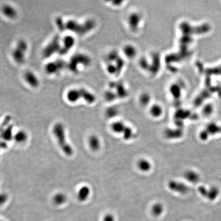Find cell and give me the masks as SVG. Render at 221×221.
Wrapping results in <instances>:
<instances>
[{"instance_id":"obj_9","label":"cell","mask_w":221,"mask_h":221,"mask_svg":"<svg viewBox=\"0 0 221 221\" xmlns=\"http://www.w3.org/2000/svg\"><path fill=\"white\" fill-rule=\"evenodd\" d=\"M137 168L142 173H148L153 168V164L150 160L145 158H141L137 161Z\"/></svg>"},{"instance_id":"obj_1","label":"cell","mask_w":221,"mask_h":221,"mask_svg":"<svg viewBox=\"0 0 221 221\" xmlns=\"http://www.w3.org/2000/svg\"><path fill=\"white\" fill-rule=\"evenodd\" d=\"M67 99L71 103H75L78 100L83 99L89 104L94 103L95 97L93 93L83 88L74 89L67 93Z\"/></svg>"},{"instance_id":"obj_3","label":"cell","mask_w":221,"mask_h":221,"mask_svg":"<svg viewBox=\"0 0 221 221\" xmlns=\"http://www.w3.org/2000/svg\"><path fill=\"white\" fill-rule=\"evenodd\" d=\"M93 25L92 21H90L83 23H80L75 20H70L65 22L64 30H69L77 34L83 35L92 28Z\"/></svg>"},{"instance_id":"obj_22","label":"cell","mask_w":221,"mask_h":221,"mask_svg":"<svg viewBox=\"0 0 221 221\" xmlns=\"http://www.w3.org/2000/svg\"><path fill=\"white\" fill-rule=\"evenodd\" d=\"M67 197L63 193H58L53 197V202L57 205H61L66 202Z\"/></svg>"},{"instance_id":"obj_13","label":"cell","mask_w":221,"mask_h":221,"mask_svg":"<svg viewBox=\"0 0 221 221\" xmlns=\"http://www.w3.org/2000/svg\"><path fill=\"white\" fill-rule=\"evenodd\" d=\"M1 11L5 17L9 19H15L18 15L16 9L11 5L5 4L2 7Z\"/></svg>"},{"instance_id":"obj_7","label":"cell","mask_w":221,"mask_h":221,"mask_svg":"<svg viewBox=\"0 0 221 221\" xmlns=\"http://www.w3.org/2000/svg\"><path fill=\"white\" fill-rule=\"evenodd\" d=\"M66 64L62 60H57L49 63L45 67V71L49 74H55L59 73L63 69Z\"/></svg>"},{"instance_id":"obj_4","label":"cell","mask_w":221,"mask_h":221,"mask_svg":"<svg viewBox=\"0 0 221 221\" xmlns=\"http://www.w3.org/2000/svg\"><path fill=\"white\" fill-rule=\"evenodd\" d=\"M91 60L90 57L85 54L78 53L75 54L69 60L67 66L70 71L76 72L79 69L83 67H86L90 65Z\"/></svg>"},{"instance_id":"obj_24","label":"cell","mask_w":221,"mask_h":221,"mask_svg":"<svg viewBox=\"0 0 221 221\" xmlns=\"http://www.w3.org/2000/svg\"><path fill=\"white\" fill-rule=\"evenodd\" d=\"M8 200V196L6 193H0V206L4 204Z\"/></svg>"},{"instance_id":"obj_18","label":"cell","mask_w":221,"mask_h":221,"mask_svg":"<svg viewBox=\"0 0 221 221\" xmlns=\"http://www.w3.org/2000/svg\"><path fill=\"white\" fill-rule=\"evenodd\" d=\"M12 128L13 126L9 125L6 129L1 132V137L5 141H9L13 138Z\"/></svg>"},{"instance_id":"obj_15","label":"cell","mask_w":221,"mask_h":221,"mask_svg":"<svg viewBox=\"0 0 221 221\" xmlns=\"http://www.w3.org/2000/svg\"><path fill=\"white\" fill-rule=\"evenodd\" d=\"M126 126L127 125L122 121L116 120L111 124L110 128L113 133L122 135Z\"/></svg>"},{"instance_id":"obj_2","label":"cell","mask_w":221,"mask_h":221,"mask_svg":"<svg viewBox=\"0 0 221 221\" xmlns=\"http://www.w3.org/2000/svg\"><path fill=\"white\" fill-rule=\"evenodd\" d=\"M53 133L63 153L69 156H71L73 153V148L67 142L63 125L60 123L55 124L53 127Z\"/></svg>"},{"instance_id":"obj_17","label":"cell","mask_w":221,"mask_h":221,"mask_svg":"<svg viewBox=\"0 0 221 221\" xmlns=\"http://www.w3.org/2000/svg\"><path fill=\"white\" fill-rule=\"evenodd\" d=\"M164 211V206L161 202H156L151 206V211L154 216H161Z\"/></svg>"},{"instance_id":"obj_27","label":"cell","mask_w":221,"mask_h":221,"mask_svg":"<svg viewBox=\"0 0 221 221\" xmlns=\"http://www.w3.org/2000/svg\"></svg>"},{"instance_id":"obj_8","label":"cell","mask_w":221,"mask_h":221,"mask_svg":"<svg viewBox=\"0 0 221 221\" xmlns=\"http://www.w3.org/2000/svg\"><path fill=\"white\" fill-rule=\"evenodd\" d=\"M168 190L173 193L185 194L188 191V187L185 184L175 180H171L167 184Z\"/></svg>"},{"instance_id":"obj_20","label":"cell","mask_w":221,"mask_h":221,"mask_svg":"<svg viewBox=\"0 0 221 221\" xmlns=\"http://www.w3.org/2000/svg\"><path fill=\"white\" fill-rule=\"evenodd\" d=\"M197 176L198 175L195 171L190 170L187 171L184 174V177L185 179L191 183H194L195 182H197L198 180Z\"/></svg>"},{"instance_id":"obj_25","label":"cell","mask_w":221,"mask_h":221,"mask_svg":"<svg viewBox=\"0 0 221 221\" xmlns=\"http://www.w3.org/2000/svg\"><path fill=\"white\" fill-rule=\"evenodd\" d=\"M103 221H115V216L111 213H108L103 216Z\"/></svg>"},{"instance_id":"obj_19","label":"cell","mask_w":221,"mask_h":221,"mask_svg":"<svg viewBox=\"0 0 221 221\" xmlns=\"http://www.w3.org/2000/svg\"><path fill=\"white\" fill-rule=\"evenodd\" d=\"M13 138L18 143H22L25 142L27 140L28 135L25 131H20L15 134Z\"/></svg>"},{"instance_id":"obj_6","label":"cell","mask_w":221,"mask_h":221,"mask_svg":"<svg viewBox=\"0 0 221 221\" xmlns=\"http://www.w3.org/2000/svg\"><path fill=\"white\" fill-rule=\"evenodd\" d=\"M62 48V43L60 42V37L58 36L54 37L51 41V42L47 45L44 49L43 54L46 58L54 54L57 52L60 53Z\"/></svg>"},{"instance_id":"obj_12","label":"cell","mask_w":221,"mask_h":221,"mask_svg":"<svg viewBox=\"0 0 221 221\" xmlns=\"http://www.w3.org/2000/svg\"><path fill=\"white\" fill-rule=\"evenodd\" d=\"M89 147L93 151H98L102 148V141L100 138L97 135H92L88 140Z\"/></svg>"},{"instance_id":"obj_16","label":"cell","mask_w":221,"mask_h":221,"mask_svg":"<svg viewBox=\"0 0 221 221\" xmlns=\"http://www.w3.org/2000/svg\"><path fill=\"white\" fill-rule=\"evenodd\" d=\"M149 113L150 116L153 118H160L163 114V107L158 103L153 104L150 106Z\"/></svg>"},{"instance_id":"obj_10","label":"cell","mask_w":221,"mask_h":221,"mask_svg":"<svg viewBox=\"0 0 221 221\" xmlns=\"http://www.w3.org/2000/svg\"><path fill=\"white\" fill-rule=\"evenodd\" d=\"M75 40L74 38L71 36H67L63 38L62 41V48L60 52V54L65 55L74 46Z\"/></svg>"},{"instance_id":"obj_14","label":"cell","mask_w":221,"mask_h":221,"mask_svg":"<svg viewBox=\"0 0 221 221\" xmlns=\"http://www.w3.org/2000/svg\"><path fill=\"white\" fill-rule=\"evenodd\" d=\"M91 194V189L87 185H83L79 189L77 192V199L82 202L86 201Z\"/></svg>"},{"instance_id":"obj_23","label":"cell","mask_w":221,"mask_h":221,"mask_svg":"<svg viewBox=\"0 0 221 221\" xmlns=\"http://www.w3.org/2000/svg\"><path fill=\"white\" fill-rule=\"evenodd\" d=\"M118 110L115 108H111L106 111V115L109 118H114V117L115 118L118 115Z\"/></svg>"},{"instance_id":"obj_5","label":"cell","mask_w":221,"mask_h":221,"mask_svg":"<svg viewBox=\"0 0 221 221\" xmlns=\"http://www.w3.org/2000/svg\"><path fill=\"white\" fill-rule=\"evenodd\" d=\"M28 46L25 41H19L12 53V56L14 60L18 64H22L25 61L27 52Z\"/></svg>"},{"instance_id":"obj_26","label":"cell","mask_w":221,"mask_h":221,"mask_svg":"<svg viewBox=\"0 0 221 221\" xmlns=\"http://www.w3.org/2000/svg\"><path fill=\"white\" fill-rule=\"evenodd\" d=\"M7 147L6 143L0 141V150L1 148H5Z\"/></svg>"},{"instance_id":"obj_21","label":"cell","mask_w":221,"mask_h":221,"mask_svg":"<svg viewBox=\"0 0 221 221\" xmlns=\"http://www.w3.org/2000/svg\"><path fill=\"white\" fill-rule=\"evenodd\" d=\"M134 136V132L133 128L130 126L127 125L124 130L123 133L122 134V136L123 139L126 141H128L131 140Z\"/></svg>"},{"instance_id":"obj_11","label":"cell","mask_w":221,"mask_h":221,"mask_svg":"<svg viewBox=\"0 0 221 221\" xmlns=\"http://www.w3.org/2000/svg\"><path fill=\"white\" fill-rule=\"evenodd\" d=\"M24 78L27 83L32 88H37L40 85L38 77L31 71L26 72L24 74Z\"/></svg>"}]
</instances>
